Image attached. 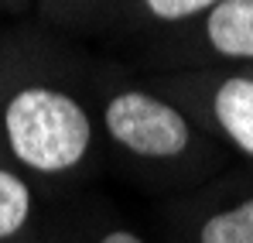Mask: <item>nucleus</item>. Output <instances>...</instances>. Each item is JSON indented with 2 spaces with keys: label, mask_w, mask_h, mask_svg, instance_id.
I'll use <instances>...</instances> for the list:
<instances>
[{
  "label": "nucleus",
  "mask_w": 253,
  "mask_h": 243,
  "mask_svg": "<svg viewBox=\"0 0 253 243\" xmlns=\"http://www.w3.org/2000/svg\"><path fill=\"white\" fill-rule=\"evenodd\" d=\"M96 117L85 99L51 79L10 82L0 96V141L28 178L76 182L96 161Z\"/></svg>",
  "instance_id": "obj_1"
},
{
  "label": "nucleus",
  "mask_w": 253,
  "mask_h": 243,
  "mask_svg": "<svg viewBox=\"0 0 253 243\" xmlns=\"http://www.w3.org/2000/svg\"><path fill=\"white\" fill-rule=\"evenodd\" d=\"M99 127L126 161L147 171H199L212 158V137L202 123L151 86H113L103 96Z\"/></svg>",
  "instance_id": "obj_2"
},
{
  "label": "nucleus",
  "mask_w": 253,
  "mask_h": 243,
  "mask_svg": "<svg viewBox=\"0 0 253 243\" xmlns=\"http://www.w3.org/2000/svg\"><path fill=\"white\" fill-rule=\"evenodd\" d=\"M168 93L206 134L253 161V69H199L171 76Z\"/></svg>",
  "instance_id": "obj_3"
},
{
  "label": "nucleus",
  "mask_w": 253,
  "mask_h": 243,
  "mask_svg": "<svg viewBox=\"0 0 253 243\" xmlns=\"http://www.w3.org/2000/svg\"><path fill=\"white\" fill-rule=\"evenodd\" d=\"M168 243H253V182L178 205L168 219Z\"/></svg>",
  "instance_id": "obj_4"
},
{
  "label": "nucleus",
  "mask_w": 253,
  "mask_h": 243,
  "mask_svg": "<svg viewBox=\"0 0 253 243\" xmlns=\"http://www.w3.org/2000/svg\"><path fill=\"white\" fill-rule=\"evenodd\" d=\"M192 45L222 65L253 69V0H219L192 24Z\"/></svg>",
  "instance_id": "obj_5"
},
{
  "label": "nucleus",
  "mask_w": 253,
  "mask_h": 243,
  "mask_svg": "<svg viewBox=\"0 0 253 243\" xmlns=\"http://www.w3.org/2000/svg\"><path fill=\"white\" fill-rule=\"evenodd\" d=\"M35 216H38L35 182L14 164H0V243L31 240Z\"/></svg>",
  "instance_id": "obj_6"
},
{
  "label": "nucleus",
  "mask_w": 253,
  "mask_h": 243,
  "mask_svg": "<svg viewBox=\"0 0 253 243\" xmlns=\"http://www.w3.org/2000/svg\"><path fill=\"white\" fill-rule=\"evenodd\" d=\"M42 243H151L144 233H137L130 223H120L113 216H83V219H62L48 230Z\"/></svg>",
  "instance_id": "obj_7"
},
{
  "label": "nucleus",
  "mask_w": 253,
  "mask_h": 243,
  "mask_svg": "<svg viewBox=\"0 0 253 243\" xmlns=\"http://www.w3.org/2000/svg\"><path fill=\"white\" fill-rule=\"evenodd\" d=\"M219 0H133L137 17L144 24H158V28H181V24H195L202 14H209Z\"/></svg>",
  "instance_id": "obj_8"
},
{
  "label": "nucleus",
  "mask_w": 253,
  "mask_h": 243,
  "mask_svg": "<svg viewBox=\"0 0 253 243\" xmlns=\"http://www.w3.org/2000/svg\"><path fill=\"white\" fill-rule=\"evenodd\" d=\"M110 3H117V0H48V10L72 21V17H83V14H99Z\"/></svg>",
  "instance_id": "obj_9"
},
{
  "label": "nucleus",
  "mask_w": 253,
  "mask_h": 243,
  "mask_svg": "<svg viewBox=\"0 0 253 243\" xmlns=\"http://www.w3.org/2000/svg\"><path fill=\"white\" fill-rule=\"evenodd\" d=\"M14 243H42V237H31V240H14Z\"/></svg>",
  "instance_id": "obj_10"
}]
</instances>
